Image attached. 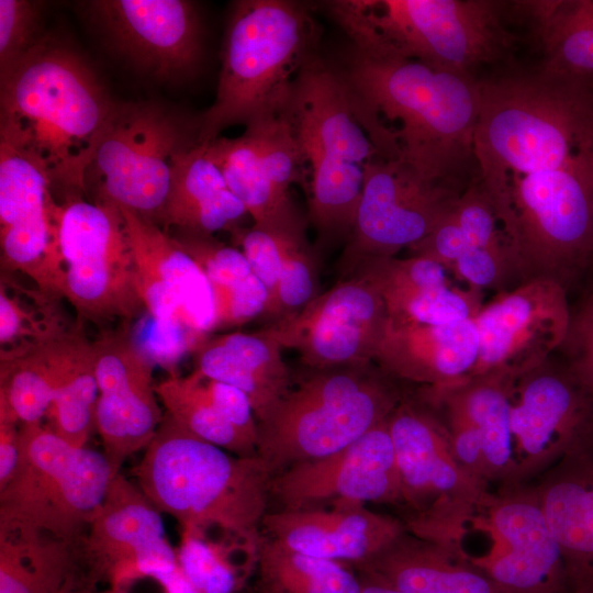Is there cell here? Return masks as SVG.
<instances>
[{"label":"cell","mask_w":593,"mask_h":593,"mask_svg":"<svg viewBox=\"0 0 593 593\" xmlns=\"http://www.w3.org/2000/svg\"><path fill=\"white\" fill-rule=\"evenodd\" d=\"M399 469L404 519L413 536L443 541L485 495L486 485L469 474L451 450L446 428L421 399L403 396L388 417Z\"/></svg>","instance_id":"cell-14"},{"label":"cell","mask_w":593,"mask_h":593,"mask_svg":"<svg viewBox=\"0 0 593 593\" xmlns=\"http://www.w3.org/2000/svg\"><path fill=\"white\" fill-rule=\"evenodd\" d=\"M387 323L378 287L358 269L295 315L266 326L309 370H323L374 362Z\"/></svg>","instance_id":"cell-18"},{"label":"cell","mask_w":593,"mask_h":593,"mask_svg":"<svg viewBox=\"0 0 593 593\" xmlns=\"http://www.w3.org/2000/svg\"><path fill=\"white\" fill-rule=\"evenodd\" d=\"M83 12L113 51L154 78L179 79L199 63L200 22L189 1L93 0Z\"/></svg>","instance_id":"cell-24"},{"label":"cell","mask_w":593,"mask_h":593,"mask_svg":"<svg viewBox=\"0 0 593 593\" xmlns=\"http://www.w3.org/2000/svg\"><path fill=\"white\" fill-rule=\"evenodd\" d=\"M134 482L181 532L257 539L273 472L258 455L237 456L167 414L133 469Z\"/></svg>","instance_id":"cell-4"},{"label":"cell","mask_w":593,"mask_h":593,"mask_svg":"<svg viewBox=\"0 0 593 593\" xmlns=\"http://www.w3.org/2000/svg\"><path fill=\"white\" fill-rule=\"evenodd\" d=\"M174 237L209 281L215 307L214 333L264 317L268 292L239 248L225 245L213 235L177 234Z\"/></svg>","instance_id":"cell-35"},{"label":"cell","mask_w":593,"mask_h":593,"mask_svg":"<svg viewBox=\"0 0 593 593\" xmlns=\"http://www.w3.org/2000/svg\"><path fill=\"white\" fill-rule=\"evenodd\" d=\"M0 356L14 355L69 332L64 298L35 284L25 286L14 273L0 275Z\"/></svg>","instance_id":"cell-38"},{"label":"cell","mask_w":593,"mask_h":593,"mask_svg":"<svg viewBox=\"0 0 593 593\" xmlns=\"http://www.w3.org/2000/svg\"><path fill=\"white\" fill-rule=\"evenodd\" d=\"M320 260L309 240L295 244L286 256L275 294L264 316L267 324L289 318L305 307L318 291Z\"/></svg>","instance_id":"cell-43"},{"label":"cell","mask_w":593,"mask_h":593,"mask_svg":"<svg viewBox=\"0 0 593 593\" xmlns=\"http://www.w3.org/2000/svg\"><path fill=\"white\" fill-rule=\"evenodd\" d=\"M537 25L544 49L541 68L593 78V0L518 1Z\"/></svg>","instance_id":"cell-37"},{"label":"cell","mask_w":593,"mask_h":593,"mask_svg":"<svg viewBox=\"0 0 593 593\" xmlns=\"http://www.w3.org/2000/svg\"><path fill=\"white\" fill-rule=\"evenodd\" d=\"M54 202L45 170L0 143L1 271L20 273L40 289L63 296L65 275Z\"/></svg>","instance_id":"cell-22"},{"label":"cell","mask_w":593,"mask_h":593,"mask_svg":"<svg viewBox=\"0 0 593 593\" xmlns=\"http://www.w3.org/2000/svg\"><path fill=\"white\" fill-rule=\"evenodd\" d=\"M231 192L245 205L254 227L277 233H305L290 188L305 182L306 169L289 120L281 111L253 121L235 138L205 145Z\"/></svg>","instance_id":"cell-17"},{"label":"cell","mask_w":593,"mask_h":593,"mask_svg":"<svg viewBox=\"0 0 593 593\" xmlns=\"http://www.w3.org/2000/svg\"><path fill=\"white\" fill-rule=\"evenodd\" d=\"M198 127L153 102L115 103L86 190L158 225L178 153L195 146Z\"/></svg>","instance_id":"cell-13"},{"label":"cell","mask_w":593,"mask_h":593,"mask_svg":"<svg viewBox=\"0 0 593 593\" xmlns=\"http://www.w3.org/2000/svg\"><path fill=\"white\" fill-rule=\"evenodd\" d=\"M461 192L426 182L398 160L377 156L368 161L354 226L338 259V279L368 260L395 257L418 244Z\"/></svg>","instance_id":"cell-15"},{"label":"cell","mask_w":593,"mask_h":593,"mask_svg":"<svg viewBox=\"0 0 593 593\" xmlns=\"http://www.w3.org/2000/svg\"><path fill=\"white\" fill-rule=\"evenodd\" d=\"M99 395L93 343L82 324L75 329L57 389L48 410L47 426L76 447H86L94 430Z\"/></svg>","instance_id":"cell-41"},{"label":"cell","mask_w":593,"mask_h":593,"mask_svg":"<svg viewBox=\"0 0 593 593\" xmlns=\"http://www.w3.org/2000/svg\"><path fill=\"white\" fill-rule=\"evenodd\" d=\"M21 455V424L0 406V488L13 475Z\"/></svg>","instance_id":"cell-48"},{"label":"cell","mask_w":593,"mask_h":593,"mask_svg":"<svg viewBox=\"0 0 593 593\" xmlns=\"http://www.w3.org/2000/svg\"><path fill=\"white\" fill-rule=\"evenodd\" d=\"M337 71L380 157L457 189V177L474 160L480 94L473 76L355 47Z\"/></svg>","instance_id":"cell-1"},{"label":"cell","mask_w":593,"mask_h":593,"mask_svg":"<svg viewBox=\"0 0 593 593\" xmlns=\"http://www.w3.org/2000/svg\"><path fill=\"white\" fill-rule=\"evenodd\" d=\"M47 35L40 2L0 0V79Z\"/></svg>","instance_id":"cell-45"},{"label":"cell","mask_w":593,"mask_h":593,"mask_svg":"<svg viewBox=\"0 0 593 593\" xmlns=\"http://www.w3.org/2000/svg\"><path fill=\"white\" fill-rule=\"evenodd\" d=\"M452 214L466 238L467 249H484L500 255L512 264L515 271L502 223L479 179L461 192L454 205Z\"/></svg>","instance_id":"cell-44"},{"label":"cell","mask_w":593,"mask_h":593,"mask_svg":"<svg viewBox=\"0 0 593 593\" xmlns=\"http://www.w3.org/2000/svg\"><path fill=\"white\" fill-rule=\"evenodd\" d=\"M85 542L35 532L0 535V593H100Z\"/></svg>","instance_id":"cell-31"},{"label":"cell","mask_w":593,"mask_h":593,"mask_svg":"<svg viewBox=\"0 0 593 593\" xmlns=\"http://www.w3.org/2000/svg\"><path fill=\"white\" fill-rule=\"evenodd\" d=\"M270 497L283 510L402 502L388 418L332 455L276 473Z\"/></svg>","instance_id":"cell-23"},{"label":"cell","mask_w":593,"mask_h":593,"mask_svg":"<svg viewBox=\"0 0 593 593\" xmlns=\"http://www.w3.org/2000/svg\"><path fill=\"white\" fill-rule=\"evenodd\" d=\"M495 210L518 283L551 279L569 292L593 272V153L510 176Z\"/></svg>","instance_id":"cell-8"},{"label":"cell","mask_w":593,"mask_h":593,"mask_svg":"<svg viewBox=\"0 0 593 593\" xmlns=\"http://www.w3.org/2000/svg\"><path fill=\"white\" fill-rule=\"evenodd\" d=\"M155 390L164 413L189 433L237 456L257 455L215 409L198 373H170Z\"/></svg>","instance_id":"cell-42"},{"label":"cell","mask_w":593,"mask_h":593,"mask_svg":"<svg viewBox=\"0 0 593 593\" xmlns=\"http://www.w3.org/2000/svg\"><path fill=\"white\" fill-rule=\"evenodd\" d=\"M441 546L503 593H570L561 548L534 490L486 492Z\"/></svg>","instance_id":"cell-11"},{"label":"cell","mask_w":593,"mask_h":593,"mask_svg":"<svg viewBox=\"0 0 593 593\" xmlns=\"http://www.w3.org/2000/svg\"><path fill=\"white\" fill-rule=\"evenodd\" d=\"M267 537L294 551L359 566L406 532L404 522L361 504L331 505L267 513Z\"/></svg>","instance_id":"cell-26"},{"label":"cell","mask_w":593,"mask_h":593,"mask_svg":"<svg viewBox=\"0 0 593 593\" xmlns=\"http://www.w3.org/2000/svg\"><path fill=\"white\" fill-rule=\"evenodd\" d=\"M92 343L99 390L94 430L116 475L149 445L165 413L155 390V359L127 328L104 332Z\"/></svg>","instance_id":"cell-21"},{"label":"cell","mask_w":593,"mask_h":593,"mask_svg":"<svg viewBox=\"0 0 593 593\" xmlns=\"http://www.w3.org/2000/svg\"><path fill=\"white\" fill-rule=\"evenodd\" d=\"M115 475L102 451L47 425L21 424V455L0 488V535L35 532L82 541Z\"/></svg>","instance_id":"cell-10"},{"label":"cell","mask_w":593,"mask_h":593,"mask_svg":"<svg viewBox=\"0 0 593 593\" xmlns=\"http://www.w3.org/2000/svg\"><path fill=\"white\" fill-rule=\"evenodd\" d=\"M85 545L102 583L114 593L135 579H153L178 566L161 513L122 472L112 479Z\"/></svg>","instance_id":"cell-25"},{"label":"cell","mask_w":593,"mask_h":593,"mask_svg":"<svg viewBox=\"0 0 593 593\" xmlns=\"http://www.w3.org/2000/svg\"><path fill=\"white\" fill-rule=\"evenodd\" d=\"M362 586L360 593H404L391 585L382 582L361 578Z\"/></svg>","instance_id":"cell-50"},{"label":"cell","mask_w":593,"mask_h":593,"mask_svg":"<svg viewBox=\"0 0 593 593\" xmlns=\"http://www.w3.org/2000/svg\"><path fill=\"white\" fill-rule=\"evenodd\" d=\"M248 214L231 192L219 168L206 157L205 145L184 149L174 160L169 193L158 225L177 234L231 233Z\"/></svg>","instance_id":"cell-33"},{"label":"cell","mask_w":593,"mask_h":593,"mask_svg":"<svg viewBox=\"0 0 593 593\" xmlns=\"http://www.w3.org/2000/svg\"><path fill=\"white\" fill-rule=\"evenodd\" d=\"M82 195L67 193L53 205L65 275L63 296L80 323H128L145 309L122 213L111 201Z\"/></svg>","instance_id":"cell-12"},{"label":"cell","mask_w":593,"mask_h":593,"mask_svg":"<svg viewBox=\"0 0 593 593\" xmlns=\"http://www.w3.org/2000/svg\"><path fill=\"white\" fill-rule=\"evenodd\" d=\"M511 430L518 478L593 441V393L552 357L512 382Z\"/></svg>","instance_id":"cell-20"},{"label":"cell","mask_w":593,"mask_h":593,"mask_svg":"<svg viewBox=\"0 0 593 593\" xmlns=\"http://www.w3.org/2000/svg\"><path fill=\"white\" fill-rule=\"evenodd\" d=\"M130 245L135 286L157 335L192 353L214 334L213 294L203 271L169 232L119 206Z\"/></svg>","instance_id":"cell-16"},{"label":"cell","mask_w":593,"mask_h":593,"mask_svg":"<svg viewBox=\"0 0 593 593\" xmlns=\"http://www.w3.org/2000/svg\"><path fill=\"white\" fill-rule=\"evenodd\" d=\"M326 7L355 48L457 75L472 76L505 57L515 40L499 1L337 0Z\"/></svg>","instance_id":"cell-6"},{"label":"cell","mask_w":593,"mask_h":593,"mask_svg":"<svg viewBox=\"0 0 593 593\" xmlns=\"http://www.w3.org/2000/svg\"><path fill=\"white\" fill-rule=\"evenodd\" d=\"M165 590L166 593H199L186 578L179 567L161 572L153 578Z\"/></svg>","instance_id":"cell-49"},{"label":"cell","mask_w":593,"mask_h":593,"mask_svg":"<svg viewBox=\"0 0 593 593\" xmlns=\"http://www.w3.org/2000/svg\"><path fill=\"white\" fill-rule=\"evenodd\" d=\"M258 593H360L359 575L344 563L289 549L261 536L256 563Z\"/></svg>","instance_id":"cell-39"},{"label":"cell","mask_w":593,"mask_h":593,"mask_svg":"<svg viewBox=\"0 0 593 593\" xmlns=\"http://www.w3.org/2000/svg\"><path fill=\"white\" fill-rule=\"evenodd\" d=\"M282 350L266 325L253 333L211 334L192 350V371L243 391L260 423L291 388Z\"/></svg>","instance_id":"cell-30"},{"label":"cell","mask_w":593,"mask_h":593,"mask_svg":"<svg viewBox=\"0 0 593 593\" xmlns=\"http://www.w3.org/2000/svg\"><path fill=\"white\" fill-rule=\"evenodd\" d=\"M355 568L359 577L404 593H503L454 550L417 538L407 530Z\"/></svg>","instance_id":"cell-32"},{"label":"cell","mask_w":593,"mask_h":593,"mask_svg":"<svg viewBox=\"0 0 593 593\" xmlns=\"http://www.w3.org/2000/svg\"><path fill=\"white\" fill-rule=\"evenodd\" d=\"M260 537L181 532L179 567L199 593H236L255 572Z\"/></svg>","instance_id":"cell-40"},{"label":"cell","mask_w":593,"mask_h":593,"mask_svg":"<svg viewBox=\"0 0 593 593\" xmlns=\"http://www.w3.org/2000/svg\"><path fill=\"white\" fill-rule=\"evenodd\" d=\"M478 83L473 155L494 206L510 176L553 170L593 153V78L540 67Z\"/></svg>","instance_id":"cell-3"},{"label":"cell","mask_w":593,"mask_h":593,"mask_svg":"<svg viewBox=\"0 0 593 593\" xmlns=\"http://www.w3.org/2000/svg\"><path fill=\"white\" fill-rule=\"evenodd\" d=\"M396 382L374 362L309 370L258 423L257 455L275 475L345 448L390 416Z\"/></svg>","instance_id":"cell-9"},{"label":"cell","mask_w":593,"mask_h":593,"mask_svg":"<svg viewBox=\"0 0 593 593\" xmlns=\"http://www.w3.org/2000/svg\"><path fill=\"white\" fill-rule=\"evenodd\" d=\"M114 105L83 57L47 35L0 79V143L37 163L53 190L86 194Z\"/></svg>","instance_id":"cell-2"},{"label":"cell","mask_w":593,"mask_h":593,"mask_svg":"<svg viewBox=\"0 0 593 593\" xmlns=\"http://www.w3.org/2000/svg\"><path fill=\"white\" fill-rule=\"evenodd\" d=\"M76 326L29 350L0 356V406L20 424H38L46 418Z\"/></svg>","instance_id":"cell-36"},{"label":"cell","mask_w":593,"mask_h":593,"mask_svg":"<svg viewBox=\"0 0 593 593\" xmlns=\"http://www.w3.org/2000/svg\"><path fill=\"white\" fill-rule=\"evenodd\" d=\"M573 374L593 393V284L571 305L570 325L558 350Z\"/></svg>","instance_id":"cell-46"},{"label":"cell","mask_w":593,"mask_h":593,"mask_svg":"<svg viewBox=\"0 0 593 593\" xmlns=\"http://www.w3.org/2000/svg\"><path fill=\"white\" fill-rule=\"evenodd\" d=\"M205 390L219 413L257 451L259 428L248 396L239 389L203 378Z\"/></svg>","instance_id":"cell-47"},{"label":"cell","mask_w":593,"mask_h":593,"mask_svg":"<svg viewBox=\"0 0 593 593\" xmlns=\"http://www.w3.org/2000/svg\"><path fill=\"white\" fill-rule=\"evenodd\" d=\"M564 559L570 593H593V441L534 489Z\"/></svg>","instance_id":"cell-29"},{"label":"cell","mask_w":593,"mask_h":593,"mask_svg":"<svg viewBox=\"0 0 593 593\" xmlns=\"http://www.w3.org/2000/svg\"><path fill=\"white\" fill-rule=\"evenodd\" d=\"M100 593H111V592H110V591H108V592H100Z\"/></svg>","instance_id":"cell-51"},{"label":"cell","mask_w":593,"mask_h":593,"mask_svg":"<svg viewBox=\"0 0 593 593\" xmlns=\"http://www.w3.org/2000/svg\"><path fill=\"white\" fill-rule=\"evenodd\" d=\"M478 351L474 317L441 325L387 323L374 363L398 382L444 389L472 378Z\"/></svg>","instance_id":"cell-28"},{"label":"cell","mask_w":593,"mask_h":593,"mask_svg":"<svg viewBox=\"0 0 593 593\" xmlns=\"http://www.w3.org/2000/svg\"><path fill=\"white\" fill-rule=\"evenodd\" d=\"M568 291L557 281L530 279L483 303L474 324L479 351L473 377L515 380L539 367L566 339Z\"/></svg>","instance_id":"cell-19"},{"label":"cell","mask_w":593,"mask_h":593,"mask_svg":"<svg viewBox=\"0 0 593 593\" xmlns=\"http://www.w3.org/2000/svg\"><path fill=\"white\" fill-rule=\"evenodd\" d=\"M358 269L378 287L388 324H448L474 317L483 305V292L452 282V273L427 257L377 258Z\"/></svg>","instance_id":"cell-27"},{"label":"cell","mask_w":593,"mask_h":593,"mask_svg":"<svg viewBox=\"0 0 593 593\" xmlns=\"http://www.w3.org/2000/svg\"><path fill=\"white\" fill-rule=\"evenodd\" d=\"M282 112L306 169V222L320 243L346 244L362 193L365 165L379 154L338 71L310 57L293 79Z\"/></svg>","instance_id":"cell-5"},{"label":"cell","mask_w":593,"mask_h":593,"mask_svg":"<svg viewBox=\"0 0 593 593\" xmlns=\"http://www.w3.org/2000/svg\"><path fill=\"white\" fill-rule=\"evenodd\" d=\"M316 40L307 9L287 0L235 2L225 32L215 100L198 120L206 145L233 124L282 111Z\"/></svg>","instance_id":"cell-7"},{"label":"cell","mask_w":593,"mask_h":593,"mask_svg":"<svg viewBox=\"0 0 593 593\" xmlns=\"http://www.w3.org/2000/svg\"><path fill=\"white\" fill-rule=\"evenodd\" d=\"M513 380L473 377L444 389H419V399L449 406L478 432L486 465L488 481L511 485L518 466L511 430L510 392Z\"/></svg>","instance_id":"cell-34"}]
</instances>
